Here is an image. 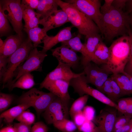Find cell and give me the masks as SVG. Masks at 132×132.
Returning a JSON list of instances; mask_svg holds the SVG:
<instances>
[{
  "label": "cell",
  "mask_w": 132,
  "mask_h": 132,
  "mask_svg": "<svg viewBox=\"0 0 132 132\" xmlns=\"http://www.w3.org/2000/svg\"><path fill=\"white\" fill-rule=\"evenodd\" d=\"M33 76L31 73L25 74L21 76L9 88L10 90L15 88L28 89L32 88L35 85Z\"/></svg>",
  "instance_id": "26"
},
{
  "label": "cell",
  "mask_w": 132,
  "mask_h": 132,
  "mask_svg": "<svg viewBox=\"0 0 132 132\" xmlns=\"http://www.w3.org/2000/svg\"><path fill=\"white\" fill-rule=\"evenodd\" d=\"M71 68L69 65L58 63L56 68L47 75L40 84L57 80H61L69 82L72 79L85 74L84 71L81 73H75L71 70Z\"/></svg>",
  "instance_id": "14"
},
{
  "label": "cell",
  "mask_w": 132,
  "mask_h": 132,
  "mask_svg": "<svg viewBox=\"0 0 132 132\" xmlns=\"http://www.w3.org/2000/svg\"><path fill=\"white\" fill-rule=\"evenodd\" d=\"M48 129L43 122L39 121L35 123L31 128L30 132H47Z\"/></svg>",
  "instance_id": "40"
},
{
  "label": "cell",
  "mask_w": 132,
  "mask_h": 132,
  "mask_svg": "<svg viewBox=\"0 0 132 132\" xmlns=\"http://www.w3.org/2000/svg\"><path fill=\"white\" fill-rule=\"evenodd\" d=\"M50 50L52 55L57 59L58 63L69 65L73 69H76L80 63V57L76 52L66 45H61Z\"/></svg>",
  "instance_id": "12"
},
{
  "label": "cell",
  "mask_w": 132,
  "mask_h": 132,
  "mask_svg": "<svg viewBox=\"0 0 132 132\" xmlns=\"http://www.w3.org/2000/svg\"><path fill=\"white\" fill-rule=\"evenodd\" d=\"M3 42L2 39H0V47H1L3 45Z\"/></svg>",
  "instance_id": "53"
},
{
  "label": "cell",
  "mask_w": 132,
  "mask_h": 132,
  "mask_svg": "<svg viewBox=\"0 0 132 132\" xmlns=\"http://www.w3.org/2000/svg\"><path fill=\"white\" fill-rule=\"evenodd\" d=\"M113 0H105L103 4L101 6L100 10L103 14L108 10L112 6V3Z\"/></svg>",
  "instance_id": "46"
},
{
  "label": "cell",
  "mask_w": 132,
  "mask_h": 132,
  "mask_svg": "<svg viewBox=\"0 0 132 132\" xmlns=\"http://www.w3.org/2000/svg\"><path fill=\"white\" fill-rule=\"evenodd\" d=\"M123 115L132 117V99L128 105Z\"/></svg>",
  "instance_id": "48"
},
{
  "label": "cell",
  "mask_w": 132,
  "mask_h": 132,
  "mask_svg": "<svg viewBox=\"0 0 132 132\" xmlns=\"http://www.w3.org/2000/svg\"><path fill=\"white\" fill-rule=\"evenodd\" d=\"M41 17L40 14L35 12L33 10L25 9L23 14V19L25 22L23 29H30L38 27Z\"/></svg>",
  "instance_id": "22"
},
{
  "label": "cell",
  "mask_w": 132,
  "mask_h": 132,
  "mask_svg": "<svg viewBox=\"0 0 132 132\" xmlns=\"http://www.w3.org/2000/svg\"><path fill=\"white\" fill-rule=\"evenodd\" d=\"M77 127L83 132H99L98 127L92 121L86 120Z\"/></svg>",
  "instance_id": "33"
},
{
  "label": "cell",
  "mask_w": 132,
  "mask_h": 132,
  "mask_svg": "<svg viewBox=\"0 0 132 132\" xmlns=\"http://www.w3.org/2000/svg\"><path fill=\"white\" fill-rule=\"evenodd\" d=\"M57 97L50 92L46 93L35 88L23 94L17 100L18 104H26L35 110L38 117L46 110L51 102Z\"/></svg>",
  "instance_id": "5"
},
{
  "label": "cell",
  "mask_w": 132,
  "mask_h": 132,
  "mask_svg": "<svg viewBox=\"0 0 132 132\" xmlns=\"http://www.w3.org/2000/svg\"><path fill=\"white\" fill-rule=\"evenodd\" d=\"M88 98V95H85L80 97L74 102L69 111V114L71 118L77 113L82 111Z\"/></svg>",
  "instance_id": "29"
},
{
  "label": "cell",
  "mask_w": 132,
  "mask_h": 132,
  "mask_svg": "<svg viewBox=\"0 0 132 132\" xmlns=\"http://www.w3.org/2000/svg\"><path fill=\"white\" fill-rule=\"evenodd\" d=\"M0 132H5V131L4 129V128H3L1 129L0 130Z\"/></svg>",
  "instance_id": "55"
},
{
  "label": "cell",
  "mask_w": 132,
  "mask_h": 132,
  "mask_svg": "<svg viewBox=\"0 0 132 132\" xmlns=\"http://www.w3.org/2000/svg\"><path fill=\"white\" fill-rule=\"evenodd\" d=\"M110 77L115 102V101H117L121 97L124 96L121 89L116 82L112 77Z\"/></svg>",
  "instance_id": "36"
},
{
  "label": "cell",
  "mask_w": 132,
  "mask_h": 132,
  "mask_svg": "<svg viewBox=\"0 0 132 132\" xmlns=\"http://www.w3.org/2000/svg\"><path fill=\"white\" fill-rule=\"evenodd\" d=\"M24 41L17 34L7 37L0 47V56L9 57L20 47Z\"/></svg>",
  "instance_id": "18"
},
{
  "label": "cell",
  "mask_w": 132,
  "mask_h": 132,
  "mask_svg": "<svg viewBox=\"0 0 132 132\" xmlns=\"http://www.w3.org/2000/svg\"><path fill=\"white\" fill-rule=\"evenodd\" d=\"M66 13L69 22L78 30L79 34L85 36L100 32L99 28L91 19L70 4L60 0H55Z\"/></svg>",
  "instance_id": "3"
},
{
  "label": "cell",
  "mask_w": 132,
  "mask_h": 132,
  "mask_svg": "<svg viewBox=\"0 0 132 132\" xmlns=\"http://www.w3.org/2000/svg\"><path fill=\"white\" fill-rule=\"evenodd\" d=\"M81 34H79L77 36L73 37L70 39L61 43V45H66L76 52L82 54L80 64L83 67L90 62L88 54L85 46L81 41Z\"/></svg>",
  "instance_id": "19"
},
{
  "label": "cell",
  "mask_w": 132,
  "mask_h": 132,
  "mask_svg": "<svg viewBox=\"0 0 132 132\" xmlns=\"http://www.w3.org/2000/svg\"><path fill=\"white\" fill-rule=\"evenodd\" d=\"M102 15L99 29L105 40L111 41L119 36L128 35L131 28L129 15L127 13L112 5Z\"/></svg>",
  "instance_id": "1"
},
{
  "label": "cell",
  "mask_w": 132,
  "mask_h": 132,
  "mask_svg": "<svg viewBox=\"0 0 132 132\" xmlns=\"http://www.w3.org/2000/svg\"><path fill=\"white\" fill-rule=\"evenodd\" d=\"M100 91L104 94L107 95V97L109 99L114 102L110 77H109L104 82Z\"/></svg>",
  "instance_id": "34"
},
{
  "label": "cell",
  "mask_w": 132,
  "mask_h": 132,
  "mask_svg": "<svg viewBox=\"0 0 132 132\" xmlns=\"http://www.w3.org/2000/svg\"><path fill=\"white\" fill-rule=\"evenodd\" d=\"M132 99V97L119 99L117 101V110L123 114Z\"/></svg>",
  "instance_id": "37"
},
{
  "label": "cell",
  "mask_w": 132,
  "mask_h": 132,
  "mask_svg": "<svg viewBox=\"0 0 132 132\" xmlns=\"http://www.w3.org/2000/svg\"><path fill=\"white\" fill-rule=\"evenodd\" d=\"M12 94L2 92L0 93V111L1 112L10 106L14 99Z\"/></svg>",
  "instance_id": "31"
},
{
  "label": "cell",
  "mask_w": 132,
  "mask_h": 132,
  "mask_svg": "<svg viewBox=\"0 0 132 132\" xmlns=\"http://www.w3.org/2000/svg\"><path fill=\"white\" fill-rule=\"evenodd\" d=\"M4 14L13 27L14 31L20 37H22L23 28L22 22L24 8L20 0H0Z\"/></svg>",
  "instance_id": "6"
},
{
  "label": "cell",
  "mask_w": 132,
  "mask_h": 132,
  "mask_svg": "<svg viewBox=\"0 0 132 132\" xmlns=\"http://www.w3.org/2000/svg\"><path fill=\"white\" fill-rule=\"evenodd\" d=\"M82 112L86 120L92 121L93 120L95 117V111L93 107L88 106H85Z\"/></svg>",
  "instance_id": "39"
},
{
  "label": "cell",
  "mask_w": 132,
  "mask_h": 132,
  "mask_svg": "<svg viewBox=\"0 0 132 132\" xmlns=\"http://www.w3.org/2000/svg\"><path fill=\"white\" fill-rule=\"evenodd\" d=\"M69 82L61 80L50 81L40 84L39 88H44L69 104L71 98L68 89Z\"/></svg>",
  "instance_id": "15"
},
{
  "label": "cell",
  "mask_w": 132,
  "mask_h": 132,
  "mask_svg": "<svg viewBox=\"0 0 132 132\" xmlns=\"http://www.w3.org/2000/svg\"><path fill=\"white\" fill-rule=\"evenodd\" d=\"M47 56L46 53L38 51L37 47L34 48L30 52L24 62L19 68L15 76L8 87L9 88L23 75L34 71H42V63Z\"/></svg>",
  "instance_id": "8"
},
{
  "label": "cell",
  "mask_w": 132,
  "mask_h": 132,
  "mask_svg": "<svg viewBox=\"0 0 132 132\" xmlns=\"http://www.w3.org/2000/svg\"><path fill=\"white\" fill-rule=\"evenodd\" d=\"M69 22L66 13L62 9L54 11L46 17L40 19V24L47 32Z\"/></svg>",
  "instance_id": "16"
},
{
  "label": "cell",
  "mask_w": 132,
  "mask_h": 132,
  "mask_svg": "<svg viewBox=\"0 0 132 132\" xmlns=\"http://www.w3.org/2000/svg\"><path fill=\"white\" fill-rule=\"evenodd\" d=\"M39 3V0H22L21 4L25 9H36Z\"/></svg>",
  "instance_id": "41"
},
{
  "label": "cell",
  "mask_w": 132,
  "mask_h": 132,
  "mask_svg": "<svg viewBox=\"0 0 132 132\" xmlns=\"http://www.w3.org/2000/svg\"><path fill=\"white\" fill-rule=\"evenodd\" d=\"M127 3L128 6V11L131 13L132 12V0H128Z\"/></svg>",
  "instance_id": "50"
},
{
  "label": "cell",
  "mask_w": 132,
  "mask_h": 132,
  "mask_svg": "<svg viewBox=\"0 0 132 132\" xmlns=\"http://www.w3.org/2000/svg\"><path fill=\"white\" fill-rule=\"evenodd\" d=\"M9 57L0 56V80L1 82L6 70Z\"/></svg>",
  "instance_id": "42"
},
{
  "label": "cell",
  "mask_w": 132,
  "mask_h": 132,
  "mask_svg": "<svg viewBox=\"0 0 132 132\" xmlns=\"http://www.w3.org/2000/svg\"><path fill=\"white\" fill-rule=\"evenodd\" d=\"M59 132H61L60 131Z\"/></svg>",
  "instance_id": "57"
},
{
  "label": "cell",
  "mask_w": 132,
  "mask_h": 132,
  "mask_svg": "<svg viewBox=\"0 0 132 132\" xmlns=\"http://www.w3.org/2000/svg\"><path fill=\"white\" fill-rule=\"evenodd\" d=\"M123 74H125L129 78L131 82V86H132V76L129 75L126 73L125 72Z\"/></svg>",
  "instance_id": "52"
},
{
  "label": "cell",
  "mask_w": 132,
  "mask_h": 132,
  "mask_svg": "<svg viewBox=\"0 0 132 132\" xmlns=\"http://www.w3.org/2000/svg\"><path fill=\"white\" fill-rule=\"evenodd\" d=\"M11 28L8 20L5 15L0 4V36H4L10 31Z\"/></svg>",
  "instance_id": "30"
},
{
  "label": "cell",
  "mask_w": 132,
  "mask_h": 132,
  "mask_svg": "<svg viewBox=\"0 0 132 132\" xmlns=\"http://www.w3.org/2000/svg\"><path fill=\"white\" fill-rule=\"evenodd\" d=\"M31 126L19 122L14 123L13 127L16 132H30Z\"/></svg>",
  "instance_id": "44"
},
{
  "label": "cell",
  "mask_w": 132,
  "mask_h": 132,
  "mask_svg": "<svg viewBox=\"0 0 132 132\" xmlns=\"http://www.w3.org/2000/svg\"><path fill=\"white\" fill-rule=\"evenodd\" d=\"M130 14L129 16L130 22V26H131V30H132V12L130 13Z\"/></svg>",
  "instance_id": "51"
},
{
  "label": "cell",
  "mask_w": 132,
  "mask_h": 132,
  "mask_svg": "<svg viewBox=\"0 0 132 132\" xmlns=\"http://www.w3.org/2000/svg\"><path fill=\"white\" fill-rule=\"evenodd\" d=\"M102 41V38L98 33H94L85 36V42L83 44L90 62L93 57L97 46Z\"/></svg>",
  "instance_id": "20"
},
{
  "label": "cell",
  "mask_w": 132,
  "mask_h": 132,
  "mask_svg": "<svg viewBox=\"0 0 132 132\" xmlns=\"http://www.w3.org/2000/svg\"><path fill=\"white\" fill-rule=\"evenodd\" d=\"M131 125V119L126 124L121 127L114 131L113 132H129Z\"/></svg>",
  "instance_id": "47"
},
{
  "label": "cell",
  "mask_w": 132,
  "mask_h": 132,
  "mask_svg": "<svg viewBox=\"0 0 132 132\" xmlns=\"http://www.w3.org/2000/svg\"><path fill=\"white\" fill-rule=\"evenodd\" d=\"M68 104L57 97L44 112V119L48 124L65 118L68 119L69 112Z\"/></svg>",
  "instance_id": "11"
},
{
  "label": "cell",
  "mask_w": 132,
  "mask_h": 132,
  "mask_svg": "<svg viewBox=\"0 0 132 132\" xmlns=\"http://www.w3.org/2000/svg\"><path fill=\"white\" fill-rule=\"evenodd\" d=\"M85 74L82 75L71 79L69 82V86L74 89V92L80 97L85 95L90 96L96 99L117 110V104L101 92L91 87L85 81Z\"/></svg>",
  "instance_id": "7"
},
{
  "label": "cell",
  "mask_w": 132,
  "mask_h": 132,
  "mask_svg": "<svg viewBox=\"0 0 132 132\" xmlns=\"http://www.w3.org/2000/svg\"><path fill=\"white\" fill-rule=\"evenodd\" d=\"M76 132V131H74V132Z\"/></svg>",
  "instance_id": "56"
},
{
  "label": "cell",
  "mask_w": 132,
  "mask_h": 132,
  "mask_svg": "<svg viewBox=\"0 0 132 132\" xmlns=\"http://www.w3.org/2000/svg\"><path fill=\"white\" fill-rule=\"evenodd\" d=\"M131 125L130 132H132V118L131 119Z\"/></svg>",
  "instance_id": "54"
},
{
  "label": "cell",
  "mask_w": 132,
  "mask_h": 132,
  "mask_svg": "<svg viewBox=\"0 0 132 132\" xmlns=\"http://www.w3.org/2000/svg\"><path fill=\"white\" fill-rule=\"evenodd\" d=\"M132 118V117L124 115L117 117L115 123L113 131L121 127L126 124Z\"/></svg>",
  "instance_id": "38"
},
{
  "label": "cell",
  "mask_w": 132,
  "mask_h": 132,
  "mask_svg": "<svg viewBox=\"0 0 132 132\" xmlns=\"http://www.w3.org/2000/svg\"><path fill=\"white\" fill-rule=\"evenodd\" d=\"M35 117L33 113L28 111H23L15 119L20 122L31 125L34 122Z\"/></svg>",
  "instance_id": "32"
},
{
  "label": "cell",
  "mask_w": 132,
  "mask_h": 132,
  "mask_svg": "<svg viewBox=\"0 0 132 132\" xmlns=\"http://www.w3.org/2000/svg\"><path fill=\"white\" fill-rule=\"evenodd\" d=\"M53 124L61 132H73L75 131L77 127L73 121L67 118L56 121Z\"/></svg>",
  "instance_id": "27"
},
{
  "label": "cell",
  "mask_w": 132,
  "mask_h": 132,
  "mask_svg": "<svg viewBox=\"0 0 132 132\" xmlns=\"http://www.w3.org/2000/svg\"><path fill=\"white\" fill-rule=\"evenodd\" d=\"M28 34V39L33 43L34 47H37L43 43L44 38L47 35L43 28L37 27L30 29H23Z\"/></svg>",
  "instance_id": "24"
},
{
  "label": "cell",
  "mask_w": 132,
  "mask_h": 132,
  "mask_svg": "<svg viewBox=\"0 0 132 132\" xmlns=\"http://www.w3.org/2000/svg\"><path fill=\"white\" fill-rule=\"evenodd\" d=\"M121 89L124 96L132 94V88L130 80L125 74L120 73L111 76Z\"/></svg>",
  "instance_id": "25"
},
{
  "label": "cell",
  "mask_w": 132,
  "mask_h": 132,
  "mask_svg": "<svg viewBox=\"0 0 132 132\" xmlns=\"http://www.w3.org/2000/svg\"></svg>",
  "instance_id": "58"
},
{
  "label": "cell",
  "mask_w": 132,
  "mask_h": 132,
  "mask_svg": "<svg viewBox=\"0 0 132 132\" xmlns=\"http://www.w3.org/2000/svg\"><path fill=\"white\" fill-rule=\"evenodd\" d=\"M72 118L77 127L81 125L86 120L82 111L75 114Z\"/></svg>",
  "instance_id": "43"
},
{
  "label": "cell",
  "mask_w": 132,
  "mask_h": 132,
  "mask_svg": "<svg viewBox=\"0 0 132 132\" xmlns=\"http://www.w3.org/2000/svg\"><path fill=\"white\" fill-rule=\"evenodd\" d=\"M116 109H106L101 110L92 121L98 127L99 132H113L117 117Z\"/></svg>",
  "instance_id": "13"
},
{
  "label": "cell",
  "mask_w": 132,
  "mask_h": 132,
  "mask_svg": "<svg viewBox=\"0 0 132 132\" xmlns=\"http://www.w3.org/2000/svg\"><path fill=\"white\" fill-rule=\"evenodd\" d=\"M65 1L71 4L84 13L93 21L99 28L102 16L100 10V0H67Z\"/></svg>",
  "instance_id": "9"
},
{
  "label": "cell",
  "mask_w": 132,
  "mask_h": 132,
  "mask_svg": "<svg viewBox=\"0 0 132 132\" xmlns=\"http://www.w3.org/2000/svg\"><path fill=\"white\" fill-rule=\"evenodd\" d=\"M128 34L129 36L130 43V54L129 60L124 68V72L132 76V30H129Z\"/></svg>",
  "instance_id": "35"
},
{
  "label": "cell",
  "mask_w": 132,
  "mask_h": 132,
  "mask_svg": "<svg viewBox=\"0 0 132 132\" xmlns=\"http://www.w3.org/2000/svg\"><path fill=\"white\" fill-rule=\"evenodd\" d=\"M72 27L70 26L63 28L54 36H49L47 35L43 40L44 45L41 51L46 53L58 43L68 40L72 38L71 33Z\"/></svg>",
  "instance_id": "17"
},
{
  "label": "cell",
  "mask_w": 132,
  "mask_h": 132,
  "mask_svg": "<svg viewBox=\"0 0 132 132\" xmlns=\"http://www.w3.org/2000/svg\"><path fill=\"white\" fill-rule=\"evenodd\" d=\"M128 0H113L112 5L117 9L123 10Z\"/></svg>",
  "instance_id": "45"
},
{
  "label": "cell",
  "mask_w": 132,
  "mask_h": 132,
  "mask_svg": "<svg viewBox=\"0 0 132 132\" xmlns=\"http://www.w3.org/2000/svg\"><path fill=\"white\" fill-rule=\"evenodd\" d=\"M59 6L55 0H39L36 12L42 18H44L54 11L57 10Z\"/></svg>",
  "instance_id": "23"
},
{
  "label": "cell",
  "mask_w": 132,
  "mask_h": 132,
  "mask_svg": "<svg viewBox=\"0 0 132 132\" xmlns=\"http://www.w3.org/2000/svg\"><path fill=\"white\" fill-rule=\"evenodd\" d=\"M34 48L33 44L27 38L9 57L6 71L1 81L3 88L8 87L15 77L18 68L26 60Z\"/></svg>",
  "instance_id": "4"
},
{
  "label": "cell",
  "mask_w": 132,
  "mask_h": 132,
  "mask_svg": "<svg viewBox=\"0 0 132 132\" xmlns=\"http://www.w3.org/2000/svg\"><path fill=\"white\" fill-rule=\"evenodd\" d=\"M4 128L5 132H16L13 127L8 126Z\"/></svg>",
  "instance_id": "49"
},
{
  "label": "cell",
  "mask_w": 132,
  "mask_h": 132,
  "mask_svg": "<svg viewBox=\"0 0 132 132\" xmlns=\"http://www.w3.org/2000/svg\"><path fill=\"white\" fill-rule=\"evenodd\" d=\"M109 57V53L102 49L98 44L95 51L91 62L98 65H106L108 62Z\"/></svg>",
  "instance_id": "28"
},
{
  "label": "cell",
  "mask_w": 132,
  "mask_h": 132,
  "mask_svg": "<svg viewBox=\"0 0 132 132\" xmlns=\"http://www.w3.org/2000/svg\"><path fill=\"white\" fill-rule=\"evenodd\" d=\"M109 57L107 64L102 67L111 73H123L130 56V43L128 35L122 36L114 41L109 47Z\"/></svg>",
  "instance_id": "2"
},
{
  "label": "cell",
  "mask_w": 132,
  "mask_h": 132,
  "mask_svg": "<svg viewBox=\"0 0 132 132\" xmlns=\"http://www.w3.org/2000/svg\"><path fill=\"white\" fill-rule=\"evenodd\" d=\"M30 107L27 104H18L3 112L0 115V118H3L6 123L11 124L23 111Z\"/></svg>",
  "instance_id": "21"
},
{
  "label": "cell",
  "mask_w": 132,
  "mask_h": 132,
  "mask_svg": "<svg viewBox=\"0 0 132 132\" xmlns=\"http://www.w3.org/2000/svg\"><path fill=\"white\" fill-rule=\"evenodd\" d=\"M92 62L89 63L83 67L85 73V80L87 83L94 85L100 91L105 81L111 74L108 70Z\"/></svg>",
  "instance_id": "10"
}]
</instances>
